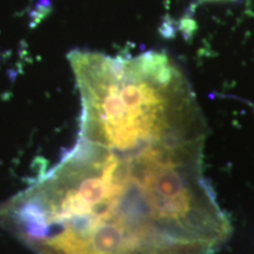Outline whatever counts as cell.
I'll return each instance as SVG.
<instances>
[{
  "label": "cell",
  "instance_id": "cell-1",
  "mask_svg": "<svg viewBox=\"0 0 254 254\" xmlns=\"http://www.w3.org/2000/svg\"><path fill=\"white\" fill-rule=\"evenodd\" d=\"M202 164V145L127 154L78 139L0 202V228L36 254H214L232 225Z\"/></svg>",
  "mask_w": 254,
  "mask_h": 254
}]
</instances>
